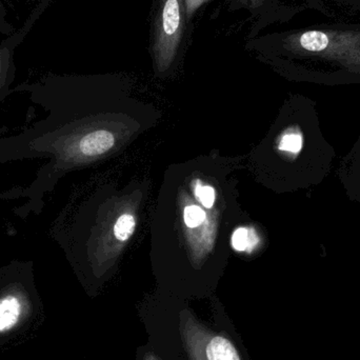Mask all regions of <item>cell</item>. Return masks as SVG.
Here are the masks:
<instances>
[{
  "mask_svg": "<svg viewBox=\"0 0 360 360\" xmlns=\"http://www.w3.org/2000/svg\"><path fill=\"white\" fill-rule=\"evenodd\" d=\"M300 46L311 52H321L329 46V37L323 32L309 31L300 36Z\"/></svg>",
  "mask_w": 360,
  "mask_h": 360,
  "instance_id": "6",
  "label": "cell"
},
{
  "mask_svg": "<svg viewBox=\"0 0 360 360\" xmlns=\"http://www.w3.org/2000/svg\"><path fill=\"white\" fill-rule=\"evenodd\" d=\"M196 195L205 207H212L215 202V191L211 186H202L198 184V186L196 188Z\"/></svg>",
  "mask_w": 360,
  "mask_h": 360,
  "instance_id": "12",
  "label": "cell"
},
{
  "mask_svg": "<svg viewBox=\"0 0 360 360\" xmlns=\"http://www.w3.org/2000/svg\"><path fill=\"white\" fill-rule=\"evenodd\" d=\"M27 1L34 4L36 16L39 18L42 13H44V11L46 10V6H48L50 0H27ZM6 16L4 0H0V34H8V36H10L16 31H14V30L8 25V23L6 22Z\"/></svg>",
  "mask_w": 360,
  "mask_h": 360,
  "instance_id": "9",
  "label": "cell"
},
{
  "mask_svg": "<svg viewBox=\"0 0 360 360\" xmlns=\"http://www.w3.org/2000/svg\"><path fill=\"white\" fill-rule=\"evenodd\" d=\"M21 283L17 281L14 290L4 292L0 296V333L12 329L20 317L22 310L20 294Z\"/></svg>",
  "mask_w": 360,
  "mask_h": 360,
  "instance_id": "5",
  "label": "cell"
},
{
  "mask_svg": "<svg viewBox=\"0 0 360 360\" xmlns=\"http://www.w3.org/2000/svg\"><path fill=\"white\" fill-rule=\"evenodd\" d=\"M139 319L162 360H251L219 304L201 313L172 298L152 300L141 304Z\"/></svg>",
  "mask_w": 360,
  "mask_h": 360,
  "instance_id": "1",
  "label": "cell"
},
{
  "mask_svg": "<svg viewBox=\"0 0 360 360\" xmlns=\"http://www.w3.org/2000/svg\"><path fill=\"white\" fill-rule=\"evenodd\" d=\"M257 243L258 237L253 230L241 228L233 234L232 245L236 251H252Z\"/></svg>",
  "mask_w": 360,
  "mask_h": 360,
  "instance_id": "7",
  "label": "cell"
},
{
  "mask_svg": "<svg viewBox=\"0 0 360 360\" xmlns=\"http://www.w3.org/2000/svg\"><path fill=\"white\" fill-rule=\"evenodd\" d=\"M27 33L29 31L20 27L14 34L8 36V39L0 42V103L11 93V86L16 76L15 50L25 39Z\"/></svg>",
  "mask_w": 360,
  "mask_h": 360,
  "instance_id": "3",
  "label": "cell"
},
{
  "mask_svg": "<svg viewBox=\"0 0 360 360\" xmlns=\"http://www.w3.org/2000/svg\"><path fill=\"white\" fill-rule=\"evenodd\" d=\"M207 1V0H184V12H186V16L188 17V18H191L193 14Z\"/></svg>",
  "mask_w": 360,
  "mask_h": 360,
  "instance_id": "13",
  "label": "cell"
},
{
  "mask_svg": "<svg viewBox=\"0 0 360 360\" xmlns=\"http://www.w3.org/2000/svg\"><path fill=\"white\" fill-rule=\"evenodd\" d=\"M184 218L186 226L196 228V226H200L203 220L205 219V214L200 207L191 205L184 209Z\"/></svg>",
  "mask_w": 360,
  "mask_h": 360,
  "instance_id": "11",
  "label": "cell"
},
{
  "mask_svg": "<svg viewBox=\"0 0 360 360\" xmlns=\"http://www.w3.org/2000/svg\"><path fill=\"white\" fill-rule=\"evenodd\" d=\"M115 139L109 131L96 130L89 133L78 143L74 155L73 165L84 158H95L107 153L114 146Z\"/></svg>",
  "mask_w": 360,
  "mask_h": 360,
  "instance_id": "4",
  "label": "cell"
},
{
  "mask_svg": "<svg viewBox=\"0 0 360 360\" xmlns=\"http://www.w3.org/2000/svg\"><path fill=\"white\" fill-rule=\"evenodd\" d=\"M279 149L291 154H298L302 149V136L298 132H289L283 135Z\"/></svg>",
  "mask_w": 360,
  "mask_h": 360,
  "instance_id": "10",
  "label": "cell"
},
{
  "mask_svg": "<svg viewBox=\"0 0 360 360\" xmlns=\"http://www.w3.org/2000/svg\"><path fill=\"white\" fill-rule=\"evenodd\" d=\"M184 0H160L154 34L156 65L166 70L176 55L184 31Z\"/></svg>",
  "mask_w": 360,
  "mask_h": 360,
  "instance_id": "2",
  "label": "cell"
},
{
  "mask_svg": "<svg viewBox=\"0 0 360 360\" xmlns=\"http://www.w3.org/2000/svg\"><path fill=\"white\" fill-rule=\"evenodd\" d=\"M135 226H136V222L132 215L124 214V215L120 216L114 226V234H115L116 238L120 241H126L134 233Z\"/></svg>",
  "mask_w": 360,
  "mask_h": 360,
  "instance_id": "8",
  "label": "cell"
}]
</instances>
